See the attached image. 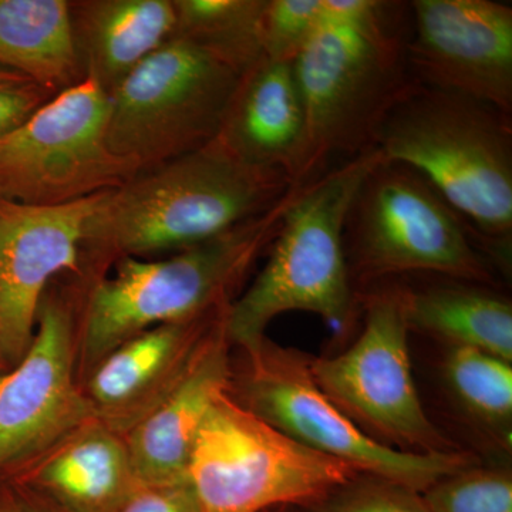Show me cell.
<instances>
[{"mask_svg":"<svg viewBox=\"0 0 512 512\" xmlns=\"http://www.w3.org/2000/svg\"><path fill=\"white\" fill-rule=\"evenodd\" d=\"M293 187L285 174L241 163L211 141L101 194L76 279L93 281L123 258H157L218 237L271 210Z\"/></svg>","mask_w":512,"mask_h":512,"instance_id":"1","label":"cell"},{"mask_svg":"<svg viewBox=\"0 0 512 512\" xmlns=\"http://www.w3.org/2000/svg\"><path fill=\"white\" fill-rule=\"evenodd\" d=\"M412 13L392 0H323L318 26L293 62L306 110L299 185L373 150L380 121L414 82Z\"/></svg>","mask_w":512,"mask_h":512,"instance_id":"2","label":"cell"},{"mask_svg":"<svg viewBox=\"0 0 512 512\" xmlns=\"http://www.w3.org/2000/svg\"><path fill=\"white\" fill-rule=\"evenodd\" d=\"M296 187L259 217L164 258H123L76 282L79 379L144 330L227 308L281 227Z\"/></svg>","mask_w":512,"mask_h":512,"instance_id":"3","label":"cell"},{"mask_svg":"<svg viewBox=\"0 0 512 512\" xmlns=\"http://www.w3.org/2000/svg\"><path fill=\"white\" fill-rule=\"evenodd\" d=\"M386 163L419 173L507 264L512 244V116L413 82L373 138Z\"/></svg>","mask_w":512,"mask_h":512,"instance_id":"4","label":"cell"},{"mask_svg":"<svg viewBox=\"0 0 512 512\" xmlns=\"http://www.w3.org/2000/svg\"><path fill=\"white\" fill-rule=\"evenodd\" d=\"M379 161L380 154L370 150L296 188L264 268L229 305L225 332L232 348L261 345L272 320L286 312L318 315L338 336L352 329L356 295L346 258V218Z\"/></svg>","mask_w":512,"mask_h":512,"instance_id":"5","label":"cell"},{"mask_svg":"<svg viewBox=\"0 0 512 512\" xmlns=\"http://www.w3.org/2000/svg\"><path fill=\"white\" fill-rule=\"evenodd\" d=\"M241 353V362L232 360V399L303 446L343 461L360 474L423 493L473 463L458 451L412 453L369 436L323 393L309 359L296 350L266 338Z\"/></svg>","mask_w":512,"mask_h":512,"instance_id":"6","label":"cell"},{"mask_svg":"<svg viewBox=\"0 0 512 512\" xmlns=\"http://www.w3.org/2000/svg\"><path fill=\"white\" fill-rule=\"evenodd\" d=\"M359 476L259 419L228 392L212 403L185 471L204 512L318 505Z\"/></svg>","mask_w":512,"mask_h":512,"instance_id":"7","label":"cell"},{"mask_svg":"<svg viewBox=\"0 0 512 512\" xmlns=\"http://www.w3.org/2000/svg\"><path fill=\"white\" fill-rule=\"evenodd\" d=\"M350 276L429 272L490 284L493 272L473 231L419 173L379 163L360 184L345 225Z\"/></svg>","mask_w":512,"mask_h":512,"instance_id":"8","label":"cell"},{"mask_svg":"<svg viewBox=\"0 0 512 512\" xmlns=\"http://www.w3.org/2000/svg\"><path fill=\"white\" fill-rule=\"evenodd\" d=\"M241 74L171 37L109 94L107 144L136 173L210 144Z\"/></svg>","mask_w":512,"mask_h":512,"instance_id":"9","label":"cell"},{"mask_svg":"<svg viewBox=\"0 0 512 512\" xmlns=\"http://www.w3.org/2000/svg\"><path fill=\"white\" fill-rule=\"evenodd\" d=\"M109 113V94L84 77L0 138V200L53 207L134 177L107 144Z\"/></svg>","mask_w":512,"mask_h":512,"instance_id":"10","label":"cell"},{"mask_svg":"<svg viewBox=\"0 0 512 512\" xmlns=\"http://www.w3.org/2000/svg\"><path fill=\"white\" fill-rule=\"evenodd\" d=\"M359 338L333 357L309 359L323 393L357 426L412 453H450V441L424 412L409 355L402 288L367 293Z\"/></svg>","mask_w":512,"mask_h":512,"instance_id":"11","label":"cell"},{"mask_svg":"<svg viewBox=\"0 0 512 512\" xmlns=\"http://www.w3.org/2000/svg\"><path fill=\"white\" fill-rule=\"evenodd\" d=\"M92 419L77 370L76 288H49L29 349L0 376V481Z\"/></svg>","mask_w":512,"mask_h":512,"instance_id":"12","label":"cell"},{"mask_svg":"<svg viewBox=\"0 0 512 512\" xmlns=\"http://www.w3.org/2000/svg\"><path fill=\"white\" fill-rule=\"evenodd\" d=\"M414 82L512 116V8L493 0L410 2Z\"/></svg>","mask_w":512,"mask_h":512,"instance_id":"13","label":"cell"},{"mask_svg":"<svg viewBox=\"0 0 512 512\" xmlns=\"http://www.w3.org/2000/svg\"><path fill=\"white\" fill-rule=\"evenodd\" d=\"M103 194V192H101ZM101 194L70 204L0 200V365L3 375L25 356L50 282L80 275L84 231Z\"/></svg>","mask_w":512,"mask_h":512,"instance_id":"14","label":"cell"},{"mask_svg":"<svg viewBox=\"0 0 512 512\" xmlns=\"http://www.w3.org/2000/svg\"><path fill=\"white\" fill-rule=\"evenodd\" d=\"M228 308L154 326L101 357L80 380L94 419L126 436L184 379Z\"/></svg>","mask_w":512,"mask_h":512,"instance_id":"15","label":"cell"},{"mask_svg":"<svg viewBox=\"0 0 512 512\" xmlns=\"http://www.w3.org/2000/svg\"><path fill=\"white\" fill-rule=\"evenodd\" d=\"M3 483L52 512H119L141 484L126 439L96 419Z\"/></svg>","mask_w":512,"mask_h":512,"instance_id":"16","label":"cell"},{"mask_svg":"<svg viewBox=\"0 0 512 512\" xmlns=\"http://www.w3.org/2000/svg\"><path fill=\"white\" fill-rule=\"evenodd\" d=\"M306 130L293 63L262 59L242 74L214 141L241 163L279 171L299 185Z\"/></svg>","mask_w":512,"mask_h":512,"instance_id":"17","label":"cell"},{"mask_svg":"<svg viewBox=\"0 0 512 512\" xmlns=\"http://www.w3.org/2000/svg\"><path fill=\"white\" fill-rule=\"evenodd\" d=\"M225 316L184 379L124 436L140 483H168L185 477L198 431L214 400L228 392L231 383L232 346L225 332Z\"/></svg>","mask_w":512,"mask_h":512,"instance_id":"18","label":"cell"},{"mask_svg":"<svg viewBox=\"0 0 512 512\" xmlns=\"http://www.w3.org/2000/svg\"><path fill=\"white\" fill-rule=\"evenodd\" d=\"M69 9L83 77L107 94L174 35L173 0H73Z\"/></svg>","mask_w":512,"mask_h":512,"instance_id":"19","label":"cell"},{"mask_svg":"<svg viewBox=\"0 0 512 512\" xmlns=\"http://www.w3.org/2000/svg\"><path fill=\"white\" fill-rule=\"evenodd\" d=\"M407 326L448 343L512 360V303L483 284L457 281L404 289Z\"/></svg>","mask_w":512,"mask_h":512,"instance_id":"20","label":"cell"},{"mask_svg":"<svg viewBox=\"0 0 512 512\" xmlns=\"http://www.w3.org/2000/svg\"><path fill=\"white\" fill-rule=\"evenodd\" d=\"M0 67L60 93L84 79L67 0H0Z\"/></svg>","mask_w":512,"mask_h":512,"instance_id":"21","label":"cell"},{"mask_svg":"<svg viewBox=\"0 0 512 512\" xmlns=\"http://www.w3.org/2000/svg\"><path fill=\"white\" fill-rule=\"evenodd\" d=\"M173 37L187 40L239 74L264 56L262 16L266 0H173Z\"/></svg>","mask_w":512,"mask_h":512,"instance_id":"22","label":"cell"},{"mask_svg":"<svg viewBox=\"0 0 512 512\" xmlns=\"http://www.w3.org/2000/svg\"><path fill=\"white\" fill-rule=\"evenodd\" d=\"M444 377L458 403L484 426L511 441V362L477 349L451 348Z\"/></svg>","mask_w":512,"mask_h":512,"instance_id":"23","label":"cell"},{"mask_svg":"<svg viewBox=\"0 0 512 512\" xmlns=\"http://www.w3.org/2000/svg\"><path fill=\"white\" fill-rule=\"evenodd\" d=\"M430 512H512V480L504 471L468 467L423 491Z\"/></svg>","mask_w":512,"mask_h":512,"instance_id":"24","label":"cell"},{"mask_svg":"<svg viewBox=\"0 0 512 512\" xmlns=\"http://www.w3.org/2000/svg\"><path fill=\"white\" fill-rule=\"evenodd\" d=\"M323 0H266L262 16L265 59L295 62L322 15Z\"/></svg>","mask_w":512,"mask_h":512,"instance_id":"25","label":"cell"},{"mask_svg":"<svg viewBox=\"0 0 512 512\" xmlns=\"http://www.w3.org/2000/svg\"><path fill=\"white\" fill-rule=\"evenodd\" d=\"M315 512H430L423 495L404 485L373 478L339 488L322 503L315 505Z\"/></svg>","mask_w":512,"mask_h":512,"instance_id":"26","label":"cell"},{"mask_svg":"<svg viewBox=\"0 0 512 512\" xmlns=\"http://www.w3.org/2000/svg\"><path fill=\"white\" fill-rule=\"evenodd\" d=\"M119 512H204L187 478L138 485Z\"/></svg>","mask_w":512,"mask_h":512,"instance_id":"27","label":"cell"},{"mask_svg":"<svg viewBox=\"0 0 512 512\" xmlns=\"http://www.w3.org/2000/svg\"><path fill=\"white\" fill-rule=\"evenodd\" d=\"M56 94L32 80L0 83V138L22 126Z\"/></svg>","mask_w":512,"mask_h":512,"instance_id":"28","label":"cell"},{"mask_svg":"<svg viewBox=\"0 0 512 512\" xmlns=\"http://www.w3.org/2000/svg\"><path fill=\"white\" fill-rule=\"evenodd\" d=\"M3 491H5V508L6 512H52L47 510L45 505L36 501L35 498L23 493L18 487L9 483H3Z\"/></svg>","mask_w":512,"mask_h":512,"instance_id":"29","label":"cell"},{"mask_svg":"<svg viewBox=\"0 0 512 512\" xmlns=\"http://www.w3.org/2000/svg\"><path fill=\"white\" fill-rule=\"evenodd\" d=\"M20 80H29L28 77L22 74L13 72V70L0 67V83L20 82Z\"/></svg>","mask_w":512,"mask_h":512,"instance_id":"30","label":"cell"},{"mask_svg":"<svg viewBox=\"0 0 512 512\" xmlns=\"http://www.w3.org/2000/svg\"><path fill=\"white\" fill-rule=\"evenodd\" d=\"M0 512H6V508H5V491H3L2 483H0Z\"/></svg>","mask_w":512,"mask_h":512,"instance_id":"31","label":"cell"},{"mask_svg":"<svg viewBox=\"0 0 512 512\" xmlns=\"http://www.w3.org/2000/svg\"><path fill=\"white\" fill-rule=\"evenodd\" d=\"M3 375V369H2V365H0V376Z\"/></svg>","mask_w":512,"mask_h":512,"instance_id":"32","label":"cell"}]
</instances>
